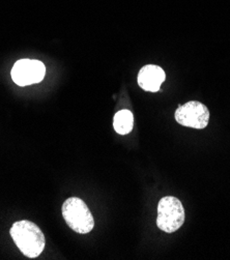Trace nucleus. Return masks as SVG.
I'll return each mask as SVG.
<instances>
[{
    "mask_svg": "<svg viewBox=\"0 0 230 260\" xmlns=\"http://www.w3.org/2000/svg\"><path fill=\"white\" fill-rule=\"evenodd\" d=\"M166 79L165 72L162 68L155 64L144 66L138 74V84L139 86L149 92H157L160 90L162 83Z\"/></svg>",
    "mask_w": 230,
    "mask_h": 260,
    "instance_id": "6",
    "label": "nucleus"
},
{
    "mask_svg": "<svg viewBox=\"0 0 230 260\" xmlns=\"http://www.w3.org/2000/svg\"><path fill=\"white\" fill-rule=\"evenodd\" d=\"M113 126L120 135H126L132 132L134 126V116L130 110H120L114 115Z\"/></svg>",
    "mask_w": 230,
    "mask_h": 260,
    "instance_id": "7",
    "label": "nucleus"
},
{
    "mask_svg": "<svg viewBox=\"0 0 230 260\" xmlns=\"http://www.w3.org/2000/svg\"><path fill=\"white\" fill-rule=\"evenodd\" d=\"M46 74L45 64L36 59H20L12 69L13 81L19 86H27L41 82Z\"/></svg>",
    "mask_w": 230,
    "mask_h": 260,
    "instance_id": "5",
    "label": "nucleus"
},
{
    "mask_svg": "<svg viewBox=\"0 0 230 260\" xmlns=\"http://www.w3.org/2000/svg\"><path fill=\"white\" fill-rule=\"evenodd\" d=\"M61 212L64 221L75 232L86 235L93 229V217L82 199L77 197L68 198L62 204Z\"/></svg>",
    "mask_w": 230,
    "mask_h": 260,
    "instance_id": "2",
    "label": "nucleus"
},
{
    "mask_svg": "<svg viewBox=\"0 0 230 260\" xmlns=\"http://www.w3.org/2000/svg\"><path fill=\"white\" fill-rule=\"evenodd\" d=\"M10 233L19 250L29 258L38 257L45 248L44 233L30 221L22 220L14 223Z\"/></svg>",
    "mask_w": 230,
    "mask_h": 260,
    "instance_id": "1",
    "label": "nucleus"
},
{
    "mask_svg": "<svg viewBox=\"0 0 230 260\" xmlns=\"http://www.w3.org/2000/svg\"><path fill=\"white\" fill-rule=\"evenodd\" d=\"M174 117L183 126L201 129L209 124L210 111L204 104L198 101H190L183 106L178 105Z\"/></svg>",
    "mask_w": 230,
    "mask_h": 260,
    "instance_id": "4",
    "label": "nucleus"
},
{
    "mask_svg": "<svg viewBox=\"0 0 230 260\" xmlns=\"http://www.w3.org/2000/svg\"><path fill=\"white\" fill-rule=\"evenodd\" d=\"M185 209L182 202L173 196L163 197L158 205V227L166 232L173 233L185 223Z\"/></svg>",
    "mask_w": 230,
    "mask_h": 260,
    "instance_id": "3",
    "label": "nucleus"
}]
</instances>
